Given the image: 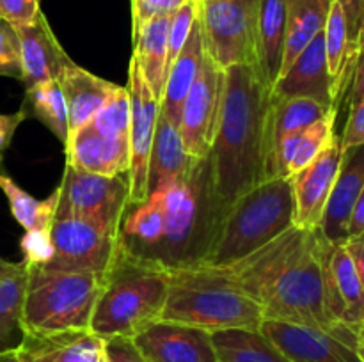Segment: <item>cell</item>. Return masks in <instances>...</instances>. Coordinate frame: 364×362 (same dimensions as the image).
Wrapping results in <instances>:
<instances>
[{
  "mask_svg": "<svg viewBox=\"0 0 364 362\" xmlns=\"http://www.w3.org/2000/svg\"><path fill=\"white\" fill-rule=\"evenodd\" d=\"M320 229L290 227L265 247L224 268L262 307L263 319L336 329L327 307Z\"/></svg>",
  "mask_w": 364,
  "mask_h": 362,
  "instance_id": "cell-1",
  "label": "cell"
},
{
  "mask_svg": "<svg viewBox=\"0 0 364 362\" xmlns=\"http://www.w3.org/2000/svg\"><path fill=\"white\" fill-rule=\"evenodd\" d=\"M270 103L272 91L258 66L226 67L220 117L206 156L217 231L238 197L269 180Z\"/></svg>",
  "mask_w": 364,
  "mask_h": 362,
  "instance_id": "cell-2",
  "label": "cell"
},
{
  "mask_svg": "<svg viewBox=\"0 0 364 362\" xmlns=\"http://www.w3.org/2000/svg\"><path fill=\"white\" fill-rule=\"evenodd\" d=\"M160 319L217 332L259 329L263 312L230 270L198 263L167 268V298Z\"/></svg>",
  "mask_w": 364,
  "mask_h": 362,
  "instance_id": "cell-3",
  "label": "cell"
},
{
  "mask_svg": "<svg viewBox=\"0 0 364 362\" xmlns=\"http://www.w3.org/2000/svg\"><path fill=\"white\" fill-rule=\"evenodd\" d=\"M167 266L132 252L121 240L92 311L89 330L102 339L135 337L162 318Z\"/></svg>",
  "mask_w": 364,
  "mask_h": 362,
  "instance_id": "cell-4",
  "label": "cell"
},
{
  "mask_svg": "<svg viewBox=\"0 0 364 362\" xmlns=\"http://www.w3.org/2000/svg\"><path fill=\"white\" fill-rule=\"evenodd\" d=\"M153 194L162 202L164 236L148 258L167 268L201 263L217 234L206 158H196L183 176Z\"/></svg>",
  "mask_w": 364,
  "mask_h": 362,
  "instance_id": "cell-5",
  "label": "cell"
},
{
  "mask_svg": "<svg viewBox=\"0 0 364 362\" xmlns=\"http://www.w3.org/2000/svg\"><path fill=\"white\" fill-rule=\"evenodd\" d=\"M294 227L290 177H270L231 204L201 265L230 266Z\"/></svg>",
  "mask_w": 364,
  "mask_h": 362,
  "instance_id": "cell-6",
  "label": "cell"
},
{
  "mask_svg": "<svg viewBox=\"0 0 364 362\" xmlns=\"http://www.w3.org/2000/svg\"><path fill=\"white\" fill-rule=\"evenodd\" d=\"M23 325L27 334L89 330L105 272H66L25 265Z\"/></svg>",
  "mask_w": 364,
  "mask_h": 362,
  "instance_id": "cell-7",
  "label": "cell"
},
{
  "mask_svg": "<svg viewBox=\"0 0 364 362\" xmlns=\"http://www.w3.org/2000/svg\"><path fill=\"white\" fill-rule=\"evenodd\" d=\"M199 18L206 52L223 70L258 66V0H199Z\"/></svg>",
  "mask_w": 364,
  "mask_h": 362,
  "instance_id": "cell-8",
  "label": "cell"
},
{
  "mask_svg": "<svg viewBox=\"0 0 364 362\" xmlns=\"http://www.w3.org/2000/svg\"><path fill=\"white\" fill-rule=\"evenodd\" d=\"M130 208L128 174L102 176L66 165L59 185L55 220L87 219L121 229Z\"/></svg>",
  "mask_w": 364,
  "mask_h": 362,
  "instance_id": "cell-9",
  "label": "cell"
},
{
  "mask_svg": "<svg viewBox=\"0 0 364 362\" xmlns=\"http://www.w3.org/2000/svg\"><path fill=\"white\" fill-rule=\"evenodd\" d=\"M52 258L45 268L66 272H107L121 243V229L87 219L53 220Z\"/></svg>",
  "mask_w": 364,
  "mask_h": 362,
  "instance_id": "cell-10",
  "label": "cell"
},
{
  "mask_svg": "<svg viewBox=\"0 0 364 362\" xmlns=\"http://www.w3.org/2000/svg\"><path fill=\"white\" fill-rule=\"evenodd\" d=\"M259 330L290 362H363L358 353L361 332L347 325L318 329L263 319Z\"/></svg>",
  "mask_w": 364,
  "mask_h": 362,
  "instance_id": "cell-11",
  "label": "cell"
},
{
  "mask_svg": "<svg viewBox=\"0 0 364 362\" xmlns=\"http://www.w3.org/2000/svg\"><path fill=\"white\" fill-rule=\"evenodd\" d=\"M224 71L205 52L201 71L183 102L178 130L185 149L194 158L208 156L223 106Z\"/></svg>",
  "mask_w": 364,
  "mask_h": 362,
  "instance_id": "cell-12",
  "label": "cell"
},
{
  "mask_svg": "<svg viewBox=\"0 0 364 362\" xmlns=\"http://www.w3.org/2000/svg\"><path fill=\"white\" fill-rule=\"evenodd\" d=\"M128 92H130V206L148 199V170L155 138L160 103L149 91L137 60L132 57L128 67Z\"/></svg>",
  "mask_w": 364,
  "mask_h": 362,
  "instance_id": "cell-13",
  "label": "cell"
},
{
  "mask_svg": "<svg viewBox=\"0 0 364 362\" xmlns=\"http://www.w3.org/2000/svg\"><path fill=\"white\" fill-rule=\"evenodd\" d=\"M343 160L341 137L334 133L329 144L309 165L290 177L294 194V226L316 229L322 222L331 190Z\"/></svg>",
  "mask_w": 364,
  "mask_h": 362,
  "instance_id": "cell-14",
  "label": "cell"
},
{
  "mask_svg": "<svg viewBox=\"0 0 364 362\" xmlns=\"http://www.w3.org/2000/svg\"><path fill=\"white\" fill-rule=\"evenodd\" d=\"M323 280L327 307L334 322L343 323L363 336L364 286L345 243H331L327 240L323 251Z\"/></svg>",
  "mask_w": 364,
  "mask_h": 362,
  "instance_id": "cell-15",
  "label": "cell"
},
{
  "mask_svg": "<svg viewBox=\"0 0 364 362\" xmlns=\"http://www.w3.org/2000/svg\"><path fill=\"white\" fill-rule=\"evenodd\" d=\"M134 341L148 362H217L212 334L198 327L160 319Z\"/></svg>",
  "mask_w": 364,
  "mask_h": 362,
  "instance_id": "cell-16",
  "label": "cell"
},
{
  "mask_svg": "<svg viewBox=\"0 0 364 362\" xmlns=\"http://www.w3.org/2000/svg\"><path fill=\"white\" fill-rule=\"evenodd\" d=\"M272 96L277 98H311L333 109H340L334 85L327 70L323 31L299 53L287 73L276 82Z\"/></svg>",
  "mask_w": 364,
  "mask_h": 362,
  "instance_id": "cell-17",
  "label": "cell"
},
{
  "mask_svg": "<svg viewBox=\"0 0 364 362\" xmlns=\"http://www.w3.org/2000/svg\"><path fill=\"white\" fill-rule=\"evenodd\" d=\"M364 188V144L343 149L340 172L331 190L320 233L331 243H343L348 238L352 213Z\"/></svg>",
  "mask_w": 364,
  "mask_h": 362,
  "instance_id": "cell-18",
  "label": "cell"
},
{
  "mask_svg": "<svg viewBox=\"0 0 364 362\" xmlns=\"http://www.w3.org/2000/svg\"><path fill=\"white\" fill-rule=\"evenodd\" d=\"M66 165L102 176H121L130 170V138L105 137L89 123L71 131L64 144Z\"/></svg>",
  "mask_w": 364,
  "mask_h": 362,
  "instance_id": "cell-19",
  "label": "cell"
},
{
  "mask_svg": "<svg viewBox=\"0 0 364 362\" xmlns=\"http://www.w3.org/2000/svg\"><path fill=\"white\" fill-rule=\"evenodd\" d=\"M20 39L21 70H23L25 89L45 82L59 80L64 66L70 62V57L57 41L46 16L41 13L32 23L16 27Z\"/></svg>",
  "mask_w": 364,
  "mask_h": 362,
  "instance_id": "cell-20",
  "label": "cell"
},
{
  "mask_svg": "<svg viewBox=\"0 0 364 362\" xmlns=\"http://www.w3.org/2000/svg\"><path fill=\"white\" fill-rule=\"evenodd\" d=\"M103 339L91 330L25 334L16 353L21 362H98Z\"/></svg>",
  "mask_w": 364,
  "mask_h": 362,
  "instance_id": "cell-21",
  "label": "cell"
},
{
  "mask_svg": "<svg viewBox=\"0 0 364 362\" xmlns=\"http://www.w3.org/2000/svg\"><path fill=\"white\" fill-rule=\"evenodd\" d=\"M336 117L338 110H331L311 126L281 138L272 151L270 177H291L309 165L334 137Z\"/></svg>",
  "mask_w": 364,
  "mask_h": 362,
  "instance_id": "cell-22",
  "label": "cell"
},
{
  "mask_svg": "<svg viewBox=\"0 0 364 362\" xmlns=\"http://www.w3.org/2000/svg\"><path fill=\"white\" fill-rule=\"evenodd\" d=\"M205 52V35H203L201 18L198 14L187 43L181 48V52L178 53L174 62L171 64L169 71H167L166 87H164L162 99H160V110L176 126H180L181 109H183L185 98H187L192 84H194L199 71H201Z\"/></svg>",
  "mask_w": 364,
  "mask_h": 362,
  "instance_id": "cell-23",
  "label": "cell"
},
{
  "mask_svg": "<svg viewBox=\"0 0 364 362\" xmlns=\"http://www.w3.org/2000/svg\"><path fill=\"white\" fill-rule=\"evenodd\" d=\"M59 84L66 99L70 133L89 123L117 89V84L89 73L73 60L64 66Z\"/></svg>",
  "mask_w": 364,
  "mask_h": 362,
  "instance_id": "cell-24",
  "label": "cell"
},
{
  "mask_svg": "<svg viewBox=\"0 0 364 362\" xmlns=\"http://www.w3.org/2000/svg\"><path fill=\"white\" fill-rule=\"evenodd\" d=\"M181 141L180 130L171 123L169 117L159 110L155 138H153L151 156H149L148 170V197L164 185L183 176L194 163Z\"/></svg>",
  "mask_w": 364,
  "mask_h": 362,
  "instance_id": "cell-25",
  "label": "cell"
},
{
  "mask_svg": "<svg viewBox=\"0 0 364 362\" xmlns=\"http://www.w3.org/2000/svg\"><path fill=\"white\" fill-rule=\"evenodd\" d=\"M171 14L155 16L146 21L134 38V57L149 91L156 99H162L167 78V50H169Z\"/></svg>",
  "mask_w": 364,
  "mask_h": 362,
  "instance_id": "cell-26",
  "label": "cell"
},
{
  "mask_svg": "<svg viewBox=\"0 0 364 362\" xmlns=\"http://www.w3.org/2000/svg\"><path fill=\"white\" fill-rule=\"evenodd\" d=\"M258 66L272 91L281 73L287 38V0H258Z\"/></svg>",
  "mask_w": 364,
  "mask_h": 362,
  "instance_id": "cell-27",
  "label": "cell"
},
{
  "mask_svg": "<svg viewBox=\"0 0 364 362\" xmlns=\"http://www.w3.org/2000/svg\"><path fill=\"white\" fill-rule=\"evenodd\" d=\"M331 2L333 0H287V38L279 78L315 35L323 31Z\"/></svg>",
  "mask_w": 364,
  "mask_h": 362,
  "instance_id": "cell-28",
  "label": "cell"
},
{
  "mask_svg": "<svg viewBox=\"0 0 364 362\" xmlns=\"http://www.w3.org/2000/svg\"><path fill=\"white\" fill-rule=\"evenodd\" d=\"M323 45H326L327 70H329L331 80H333L334 94L340 103L343 91L350 84L355 48L348 35L347 16L338 0L331 2L326 27H323Z\"/></svg>",
  "mask_w": 364,
  "mask_h": 362,
  "instance_id": "cell-29",
  "label": "cell"
},
{
  "mask_svg": "<svg viewBox=\"0 0 364 362\" xmlns=\"http://www.w3.org/2000/svg\"><path fill=\"white\" fill-rule=\"evenodd\" d=\"M210 334L217 362H290L259 329H226Z\"/></svg>",
  "mask_w": 364,
  "mask_h": 362,
  "instance_id": "cell-30",
  "label": "cell"
},
{
  "mask_svg": "<svg viewBox=\"0 0 364 362\" xmlns=\"http://www.w3.org/2000/svg\"><path fill=\"white\" fill-rule=\"evenodd\" d=\"M336 110L311 98H277L272 96L269 114V180L272 151L277 142L294 131H301L311 126L323 116Z\"/></svg>",
  "mask_w": 364,
  "mask_h": 362,
  "instance_id": "cell-31",
  "label": "cell"
},
{
  "mask_svg": "<svg viewBox=\"0 0 364 362\" xmlns=\"http://www.w3.org/2000/svg\"><path fill=\"white\" fill-rule=\"evenodd\" d=\"M23 263V261H21ZM27 268L0 277V353L16 351L25 339L23 302Z\"/></svg>",
  "mask_w": 364,
  "mask_h": 362,
  "instance_id": "cell-32",
  "label": "cell"
},
{
  "mask_svg": "<svg viewBox=\"0 0 364 362\" xmlns=\"http://www.w3.org/2000/svg\"><path fill=\"white\" fill-rule=\"evenodd\" d=\"M0 190L9 201L11 213L14 220L28 231H52L53 220H55L57 204H59V188L52 192L46 199L32 197L28 192H25L13 177L0 172Z\"/></svg>",
  "mask_w": 364,
  "mask_h": 362,
  "instance_id": "cell-33",
  "label": "cell"
},
{
  "mask_svg": "<svg viewBox=\"0 0 364 362\" xmlns=\"http://www.w3.org/2000/svg\"><path fill=\"white\" fill-rule=\"evenodd\" d=\"M23 106L28 116L41 121L63 144L70 138V124H68V106L64 99L63 87L59 80L45 82L25 89Z\"/></svg>",
  "mask_w": 364,
  "mask_h": 362,
  "instance_id": "cell-34",
  "label": "cell"
},
{
  "mask_svg": "<svg viewBox=\"0 0 364 362\" xmlns=\"http://www.w3.org/2000/svg\"><path fill=\"white\" fill-rule=\"evenodd\" d=\"M130 92L124 85H117L112 96L105 102V105L89 121V124L96 131L112 138H130Z\"/></svg>",
  "mask_w": 364,
  "mask_h": 362,
  "instance_id": "cell-35",
  "label": "cell"
},
{
  "mask_svg": "<svg viewBox=\"0 0 364 362\" xmlns=\"http://www.w3.org/2000/svg\"><path fill=\"white\" fill-rule=\"evenodd\" d=\"M199 14V0H185L173 14L169 25V50H167V71L181 52L191 35L192 25Z\"/></svg>",
  "mask_w": 364,
  "mask_h": 362,
  "instance_id": "cell-36",
  "label": "cell"
},
{
  "mask_svg": "<svg viewBox=\"0 0 364 362\" xmlns=\"http://www.w3.org/2000/svg\"><path fill=\"white\" fill-rule=\"evenodd\" d=\"M0 77H11L20 82L23 78L16 27L2 18H0Z\"/></svg>",
  "mask_w": 364,
  "mask_h": 362,
  "instance_id": "cell-37",
  "label": "cell"
},
{
  "mask_svg": "<svg viewBox=\"0 0 364 362\" xmlns=\"http://www.w3.org/2000/svg\"><path fill=\"white\" fill-rule=\"evenodd\" d=\"M185 0H132V35L151 18L173 14Z\"/></svg>",
  "mask_w": 364,
  "mask_h": 362,
  "instance_id": "cell-38",
  "label": "cell"
},
{
  "mask_svg": "<svg viewBox=\"0 0 364 362\" xmlns=\"http://www.w3.org/2000/svg\"><path fill=\"white\" fill-rule=\"evenodd\" d=\"M102 353L105 357V362H148L135 344L134 337H107L103 339Z\"/></svg>",
  "mask_w": 364,
  "mask_h": 362,
  "instance_id": "cell-39",
  "label": "cell"
},
{
  "mask_svg": "<svg viewBox=\"0 0 364 362\" xmlns=\"http://www.w3.org/2000/svg\"><path fill=\"white\" fill-rule=\"evenodd\" d=\"M41 13V0H0V18L14 27L32 23Z\"/></svg>",
  "mask_w": 364,
  "mask_h": 362,
  "instance_id": "cell-40",
  "label": "cell"
},
{
  "mask_svg": "<svg viewBox=\"0 0 364 362\" xmlns=\"http://www.w3.org/2000/svg\"><path fill=\"white\" fill-rule=\"evenodd\" d=\"M350 92H348V105L350 109L361 105L364 102V34L361 35L358 43V50H355L354 66H352L350 75Z\"/></svg>",
  "mask_w": 364,
  "mask_h": 362,
  "instance_id": "cell-41",
  "label": "cell"
},
{
  "mask_svg": "<svg viewBox=\"0 0 364 362\" xmlns=\"http://www.w3.org/2000/svg\"><path fill=\"white\" fill-rule=\"evenodd\" d=\"M340 137L343 149L364 144V102L361 105L350 109L347 124H345V130Z\"/></svg>",
  "mask_w": 364,
  "mask_h": 362,
  "instance_id": "cell-42",
  "label": "cell"
},
{
  "mask_svg": "<svg viewBox=\"0 0 364 362\" xmlns=\"http://www.w3.org/2000/svg\"><path fill=\"white\" fill-rule=\"evenodd\" d=\"M338 2L343 7L345 16H347L348 35H350L354 48L358 50L359 39L364 34V0H338Z\"/></svg>",
  "mask_w": 364,
  "mask_h": 362,
  "instance_id": "cell-43",
  "label": "cell"
},
{
  "mask_svg": "<svg viewBox=\"0 0 364 362\" xmlns=\"http://www.w3.org/2000/svg\"><path fill=\"white\" fill-rule=\"evenodd\" d=\"M28 117L27 109L21 105V109L14 114H0V163H2L4 153L7 151V148L13 142L14 133H16L18 126L23 123Z\"/></svg>",
  "mask_w": 364,
  "mask_h": 362,
  "instance_id": "cell-44",
  "label": "cell"
},
{
  "mask_svg": "<svg viewBox=\"0 0 364 362\" xmlns=\"http://www.w3.org/2000/svg\"><path fill=\"white\" fill-rule=\"evenodd\" d=\"M343 243L345 247H347L350 258L354 259V265L355 268H358L359 277H361L363 286H364V233L358 234V236L347 238Z\"/></svg>",
  "mask_w": 364,
  "mask_h": 362,
  "instance_id": "cell-45",
  "label": "cell"
},
{
  "mask_svg": "<svg viewBox=\"0 0 364 362\" xmlns=\"http://www.w3.org/2000/svg\"><path fill=\"white\" fill-rule=\"evenodd\" d=\"M364 233V188L359 195V201L355 204L354 213H352L350 226H348V238L358 236V234Z\"/></svg>",
  "mask_w": 364,
  "mask_h": 362,
  "instance_id": "cell-46",
  "label": "cell"
},
{
  "mask_svg": "<svg viewBox=\"0 0 364 362\" xmlns=\"http://www.w3.org/2000/svg\"><path fill=\"white\" fill-rule=\"evenodd\" d=\"M23 268V263H11L7 259L0 258V277L11 275V273H16Z\"/></svg>",
  "mask_w": 364,
  "mask_h": 362,
  "instance_id": "cell-47",
  "label": "cell"
},
{
  "mask_svg": "<svg viewBox=\"0 0 364 362\" xmlns=\"http://www.w3.org/2000/svg\"><path fill=\"white\" fill-rule=\"evenodd\" d=\"M0 362H21L16 351H7V353H0Z\"/></svg>",
  "mask_w": 364,
  "mask_h": 362,
  "instance_id": "cell-48",
  "label": "cell"
},
{
  "mask_svg": "<svg viewBox=\"0 0 364 362\" xmlns=\"http://www.w3.org/2000/svg\"><path fill=\"white\" fill-rule=\"evenodd\" d=\"M358 353L359 357H361V361L364 362V339L359 341V346H358Z\"/></svg>",
  "mask_w": 364,
  "mask_h": 362,
  "instance_id": "cell-49",
  "label": "cell"
},
{
  "mask_svg": "<svg viewBox=\"0 0 364 362\" xmlns=\"http://www.w3.org/2000/svg\"><path fill=\"white\" fill-rule=\"evenodd\" d=\"M98 362H105V357H103V353L100 355V358H98Z\"/></svg>",
  "mask_w": 364,
  "mask_h": 362,
  "instance_id": "cell-50",
  "label": "cell"
},
{
  "mask_svg": "<svg viewBox=\"0 0 364 362\" xmlns=\"http://www.w3.org/2000/svg\"><path fill=\"white\" fill-rule=\"evenodd\" d=\"M363 339H364V325H363Z\"/></svg>",
  "mask_w": 364,
  "mask_h": 362,
  "instance_id": "cell-51",
  "label": "cell"
}]
</instances>
